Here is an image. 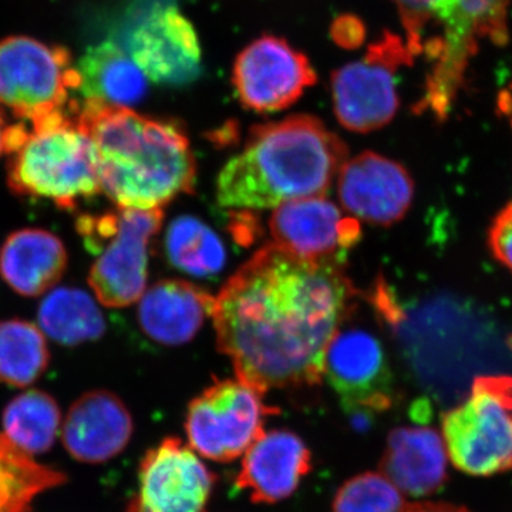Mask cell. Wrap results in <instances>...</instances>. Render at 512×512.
I'll list each match as a JSON object with an SVG mask.
<instances>
[{"mask_svg":"<svg viewBox=\"0 0 512 512\" xmlns=\"http://www.w3.org/2000/svg\"><path fill=\"white\" fill-rule=\"evenodd\" d=\"M356 298L342 266L266 245L215 298L218 349L238 380L262 394L316 386L330 339L352 315Z\"/></svg>","mask_w":512,"mask_h":512,"instance_id":"6da1fadb","label":"cell"},{"mask_svg":"<svg viewBox=\"0 0 512 512\" xmlns=\"http://www.w3.org/2000/svg\"><path fill=\"white\" fill-rule=\"evenodd\" d=\"M72 111L92 140L101 191L117 208L156 210L194 191L197 163L177 124L97 100L72 103Z\"/></svg>","mask_w":512,"mask_h":512,"instance_id":"7a4b0ae2","label":"cell"},{"mask_svg":"<svg viewBox=\"0 0 512 512\" xmlns=\"http://www.w3.org/2000/svg\"><path fill=\"white\" fill-rule=\"evenodd\" d=\"M346 158V144L316 117L259 124L218 175V204L252 211L325 197Z\"/></svg>","mask_w":512,"mask_h":512,"instance_id":"3957f363","label":"cell"},{"mask_svg":"<svg viewBox=\"0 0 512 512\" xmlns=\"http://www.w3.org/2000/svg\"><path fill=\"white\" fill-rule=\"evenodd\" d=\"M8 185L22 197L43 198L74 211L101 192L96 153L72 109L28 128L10 126Z\"/></svg>","mask_w":512,"mask_h":512,"instance_id":"277c9868","label":"cell"},{"mask_svg":"<svg viewBox=\"0 0 512 512\" xmlns=\"http://www.w3.org/2000/svg\"><path fill=\"white\" fill-rule=\"evenodd\" d=\"M511 0H439L433 26L421 55L429 62L424 94L417 111L447 119L466 87L467 72L484 43L510 42Z\"/></svg>","mask_w":512,"mask_h":512,"instance_id":"5b68a950","label":"cell"},{"mask_svg":"<svg viewBox=\"0 0 512 512\" xmlns=\"http://www.w3.org/2000/svg\"><path fill=\"white\" fill-rule=\"evenodd\" d=\"M448 460L468 476L512 468V376H481L466 402L443 414Z\"/></svg>","mask_w":512,"mask_h":512,"instance_id":"8992f818","label":"cell"},{"mask_svg":"<svg viewBox=\"0 0 512 512\" xmlns=\"http://www.w3.org/2000/svg\"><path fill=\"white\" fill-rule=\"evenodd\" d=\"M80 89L69 50L28 36L0 40V109L35 124L70 107Z\"/></svg>","mask_w":512,"mask_h":512,"instance_id":"52a82bcc","label":"cell"},{"mask_svg":"<svg viewBox=\"0 0 512 512\" xmlns=\"http://www.w3.org/2000/svg\"><path fill=\"white\" fill-rule=\"evenodd\" d=\"M281 410L241 380H215L188 404L185 433L198 456L229 463L244 456L262 433L266 419Z\"/></svg>","mask_w":512,"mask_h":512,"instance_id":"ba28073f","label":"cell"},{"mask_svg":"<svg viewBox=\"0 0 512 512\" xmlns=\"http://www.w3.org/2000/svg\"><path fill=\"white\" fill-rule=\"evenodd\" d=\"M414 56L403 37L386 33L369 47L365 59L346 64L332 74L336 119L355 133L379 130L399 109L397 72L410 66Z\"/></svg>","mask_w":512,"mask_h":512,"instance_id":"9c48e42d","label":"cell"},{"mask_svg":"<svg viewBox=\"0 0 512 512\" xmlns=\"http://www.w3.org/2000/svg\"><path fill=\"white\" fill-rule=\"evenodd\" d=\"M323 377L355 420H370L393 406L392 369L382 342L369 330L340 326L326 348Z\"/></svg>","mask_w":512,"mask_h":512,"instance_id":"30bf717a","label":"cell"},{"mask_svg":"<svg viewBox=\"0 0 512 512\" xmlns=\"http://www.w3.org/2000/svg\"><path fill=\"white\" fill-rule=\"evenodd\" d=\"M217 480L188 444L167 437L141 458L126 512H205Z\"/></svg>","mask_w":512,"mask_h":512,"instance_id":"8fae6325","label":"cell"},{"mask_svg":"<svg viewBox=\"0 0 512 512\" xmlns=\"http://www.w3.org/2000/svg\"><path fill=\"white\" fill-rule=\"evenodd\" d=\"M164 212L119 208V221L90 268V288L106 308H126L146 292L151 244L161 231Z\"/></svg>","mask_w":512,"mask_h":512,"instance_id":"7c38bea8","label":"cell"},{"mask_svg":"<svg viewBox=\"0 0 512 512\" xmlns=\"http://www.w3.org/2000/svg\"><path fill=\"white\" fill-rule=\"evenodd\" d=\"M242 106L256 113L288 109L316 83L308 57L284 39L264 36L245 47L232 73Z\"/></svg>","mask_w":512,"mask_h":512,"instance_id":"4fadbf2b","label":"cell"},{"mask_svg":"<svg viewBox=\"0 0 512 512\" xmlns=\"http://www.w3.org/2000/svg\"><path fill=\"white\" fill-rule=\"evenodd\" d=\"M269 232L275 247L303 261L342 266L362 239L355 218L323 197L301 198L276 207Z\"/></svg>","mask_w":512,"mask_h":512,"instance_id":"5bb4252c","label":"cell"},{"mask_svg":"<svg viewBox=\"0 0 512 512\" xmlns=\"http://www.w3.org/2000/svg\"><path fill=\"white\" fill-rule=\"evenodd\" d=\"M126 52L151 82L184 84L201 70V46L190 20L174 6H157L127 36Z\"/></svg>","mask_w":512,"mask_h":512,"instance_id":"9a60e30c","label":"cell"},{"mask_svg":"<svg viewBox=\"0 0 512 512\" xmlns=\"http://www.w3.org/2000/svg\"><path fill=\"white\" fill-rule=\"evenodd\" d=\"M338 191L350 214L369 224L390 227L412 207L414 183L402 164L366 151L342 165Z\"/></svg>","mask_w":512,"mask_h":512,"instance_id":"2e32d148","label":"cell"},{"mask_svg":"<svg viewBox=\"0 0 512 512\" xmlns=\"http://www.w3.org/2000/svg\"><path fill=\"white\" fill-rule=\"evenodd\" d=\"M60 433L70 457L97 466L126 450L133 437L134 421L117 394L90 390L70 406Z\"/></svg>","mask_w":512,"mask_h":512,"instance_id":"e0dca14e","label":"cell"},{"mask_svg":"<svg viewBox=\"0 0 512 512\" xmlns=\"http://www.w3.org/2000/svg\"><path fill=\"white\" fill-rule=\"evenodd\" d=\"M312 467L311 450L298 434L264 431L245 451L235 485L252 503H281L298 490Z\"/></svg>","mask_w":512,"mask_h":512,"instance_id":"ac0fdd59","label":"cell"},{"mask_svg":"<svg viewBox=\"0 0 512 512\" xmlns=\"http://www.w3.org/2000/svg\"><path fill=\"white\" fill-rule=\"evenodd\" d=\"M215 296L181 279H165L148 288L138 303V323L148 338L180 346L197 336L212 318Z\"/></svg>","mask_w":512,"mask_h":512,"instance_id":"d6986e66","label":"cell"},{"mask_svg":"<svg viewBox=\"0 0 512 512\" xmlns=\"http://www.w3.org/2000/svg\"><path fill=\"white\" fill-rule=\"evenodd\" d=\"M447 466L446 443L439 431L402 426L390 431L379 468L404 495L420 498L443 487Z\"/></svg>","mask_w":512,"mask_h":512,"instance_id":"ffe728a7","label":"cell"},{"mask_svg":"<svg viewBox=\"0 0 512 512\" xmlns=\"http://www.w3.org/2000/svg\"><path fill=\"white\" fill-rule=\"evenodd\" d=\"M67 264L69 255L62 239L46 229H18L0 249L3 281L25 298L52 291L63 278Z\"/></svg>","mask_w":512,"mask_h":512,"instance_id":"44dd1931","label":"cell"},{"mask_svg":"<svg viewBox=\"0 0 512 512\" xmlns=\"http://www.w3.org/2000/svg\"><path fill=\"white\" fill-rule=\"evenodd\" d=\"M84 100L130 107L146 96L148 79L126 49L104 42L90 47L77 67Z\"/></svg>","mask_w":512,"mask_h":512,"instance_id":"7402d4cb","label":"cell"},{"mask_svg":"<svg viewBox=\"0 0 512 512\" xmlns=\"http://www.w3.org/2000/svg\"><path fill=\"white\" fill-rule=\"evenodd\" d=\"M37 320L43 333L63 346L96 342L106 332V319L93 296L72 286L47 292L40 302Z\"/></svg>","mask_w":512,"mask_h":512,"instance_id":"603a6c76","label":"cell"},{"mask_svg":"<svg viewBox=\"0 0 512 512\" xmlns=\"http://www.w3.org/2000/svg\"><path fill=\"white\" fill-rule=\"evenodd\" d=\"M67 480L59 468L39 463L0 433V512H33L40 495Z\"/></svg>","mask_w":512,"mask_h":512,"instance_id":"cb8c5ba5","label":"cell"},{"mask_svg":"<svg viewBox=\"0 0 512 512\" xmlns=\"http://www.w3.org/2000/svg\"><path fill=\"white\" fill-rule=\"evenodd\" d=\"M62 412L52 394L26 390L13 397L2 413V433L30 456L45 454L62 430Z\"/></svg>","mask_w":512,"mask_h":512,"instance_id":"d4e9b609","label":"cell"},{"mask_svg":"<svg viewBox=\"0 0 512 512\" xmlns=\"http://www.w3.org/2000/svg\"><path fill=\"white\" fill-rule=\"evenodd\" d=\"M49 363V345L39 326L23 319L0 320V384L32 386Z\"/></svg>","mask_w":512,"mask_h":512,"instance_id":"484cf974","label":"cell"},{"mask_svg":"<svg viewBox=\"0 0 512 512\" xmlns=\"http://www.w3.org/2000/svg\"><path fill=\"white\" fill-rule=\"evenodd\" d=\"M165 254L174 268L197 278L221 274L227 252L221 238L195 217H178L165 234Z\"/></svg>","mask_w":512,"mask_h":512,"instance_id":"4316f807","label":"cell"},{"mask_svg":"<svg viewBox=\"0 0 512 512\" xmlns=\"http://www.w3.org/2000/svg\"><path fill=\"white\" fill-rule=\"evenodd\" d=\"M407 507L406 497L389 478L367 471L342 484L332 512H406Z\"/></svg>","mask_w":512,"mask_h":512,"instance_id":"83f0119b","label":"cell"},{"mask_svg":"<svg viewBox=\"0 0 512 512\" xmlns=\"http://www.w3.org/2000/svg\"><path fill=\"white\" fill-rule=\"evenodd\" d=\"M488 239L495 259L512 272V202L493 221Z\"/></svg>","mask_w":512,"mask_h":512,"instance_id":"f1b7e54d","label":"cell"},{"mask_svg":"<svg viewBox=\"0 0 512 512\" xmlns=\"http://www.w3.org/2000/svg\"><path fill=\"white\" fill-rule=\"evenodd\" d=\"M363 36H365V29H363L362 23L352 18V16L340 18L333 25V37L338 40L339 45L345 47L360 45Z\"/></svg>","mask_w":512,"mask_h":512,"instance_id":"f546056e","label":"cell"},{"mask_svg":"<svg viewBox=\"0 0 512 512\" xmlns=\"http://www.w3.org/2000/svg\"><path fill=\"white\" fill-rule=\"evenodd\" d=\"M406 512H471L460 505L444 503H414L409 504Z\"/></svg>","mask_w":512,"mask_h":512,"instance_id":"4dcf8cb0","label":"cell"},{"mask_svg":"<svg viewBox=\"0 0 512 512\" xmlns=\"http://www.w3.org/2000/svg\"><path fill=\"white\" fill-rule=\"evenodd\" d=\"M497 103L498 110H500V113L503 114L504 117H507L512 128V82L507 89L501 90V93L498 94Z\"/></svg>","mask_w":512,"mask_h":512,"instance_id":"1f68e13d","label":"cell"},{"mask_svg":"<svg viewBox=\"0 0 512 512\" xmlns=\"http://www.w3.org/2000/svg\"><path fill=\"white\" fill-rule=\"evenodd\" d=\"M9 124L6 123L5 111L0 109V156L6 154L8 147Z\"/></svg>","mask_w":512,"mask_h":512,"instance_id":"d6a6232c","label":"cell"}]
</instances>
